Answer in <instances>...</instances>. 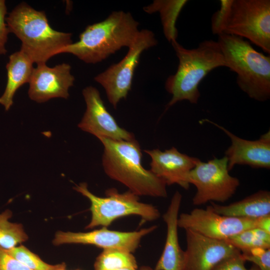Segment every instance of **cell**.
<instances>
[{"instance_id":"26","label":"cell","mask_w":270,"mask_h":270,"mask_svg":"<svg viewBox=\"0 0 270 270\" xmlns=\"http://www.w3.org/2000/svg\"><path fill=\"white\" fill-rule=\"evenodd\" d=\"M246 260L239 252L218 263L212 270H260L256 266L250 269L245 266Z\"/></svg>"},{"instance_id":"32","label":"cell","mask_w":270,"mask_h":270,"mask_svg":"<svg viewBox=\"0 0 270 270\" xmlns=\"http://www.w3.org/2000/svg\"><path fill=\"white\" fill-rule=\"evenodd\" d=\"M140 270H152L150 268H141Z\"/></svg>"},{"instance_id":"16","label":"cell","mask_w":270,"mask_h":270,"mask_svg":"<svg viewBox=\"0 0 270 270\" xmlns=\"http://www.w3.org/2000/svg\"><path fill=\"white\" fill-rule=\"evenodd\" d=\"M144 152L150 157V170L154 175L166 185L177 184L184 189H188L189 174L199 158L182 153L174 147L164 151L156 148Z\"/></svg>"},{"instance_id":"21","label":"cell","mask_w":270,"mask_h":270,"mask_svg":"<svg viewBox=\"0 0 270 270\" xmlns=\"http://www.w3.org/2000/svg\"><path fill=\"white\" fill-rule=\"evenodd\" d=\"M128 268L137 269L135 257L130 252L117 248L104 250L94 264V270H116Z\"/></svg>"},{"instance_id":"15","label":"cell","mask_w":270,"mask_h":270,"mask_svg":"<svg viewBox=\"0 0 270 270\" xmlns=\"http://www.w3.org/2000/svg\"><path fill=\"white\" fill-rule=\"evenodd\" d=\"M202 122H208L222 130L230 138L231 144L224 152L229 171L236 165H247L256 168H270V132L262 134L256 140L240 138L207 118Z\"/></svg>"},{"instance_id":"13","label":"cell","mask_w":270,"mask_h":270,"mask_svg":"<svg viewBox=\"0 0 270 270\" xmlns=\"http://www.w3.org/2000/svg\"><path fill=\"white\" fill-rule=\"evenodd\" d=\"M185 231L184 270H212L224 260L240 252L226 240L211 238L190 230Z\"/></svg>"},{"instance_id":"22","label":"cell","mask_w":270,"mask_h":270,"mask_svg":"<svg viewBox=\"0 0 270 270\" xmlns=\"http://www.w3.org/2000/svg\"><path fill=\"white\" fill-rule=\"evenodd\" d=\"M226 240L242 253L255 248H270V233L257 228L244 230Z\"/></svg>"},{"instance_id":"17","label":"cell","mask_w":270,"mask_h":270,"mask_svg":"<svg viewBox=\"0 0 270 270\" xmlns=\"http://www.w3.org/2000/svg\"><path fill=\"white\" fill-rule=\"evenodd\" d=\"M182 196L176 191L164 214L166 225L165 244L154 270H184V251L180 246L178 234V220Z\"/></svg>"},{"instance_id":"4","label":"cell","mask_w":270,"mask_h":270,"mask_svg":"<svg viewBox=\"0 0 270 270\" xmlns=\"http://www.w3.org/2000/svg\"><path fill=\"white\" fill-rule=\"evenodd\" d=\"M6 20L9 32L22 42L20 50L36 64H46L72 43V34L54 30L44 11L37 10L24 2L17 6Z\"/></svg>"},{"instance_id":"2","label":"cell","mask_w":270,"mask_h":270,"mask_svg":"<svg viewBox=\"0 0 270 270\" xmlns=\"http://www.w3.org/2000/svg\"><path fill=\"white\" fill-rule=\"evenodd\" d=\"M99 140L104 146L102 164L108 176L138 196H167L166 182L142 166L140 147L135 138Z\"/></svg>"},{"instance_id":"27","label":"cell","mask_w":270,"mask_h":270,"mask_svg":"<svg viewBox=\"0 0 270 270\" xmlns=\"http://www.w3.org/2000/svg\"><path fill=\"white\" fill-rule=\"evenodd\" d=\"M6 12L5 1L0 0V54H4L7 52L6 44L10 32L6 20Z\"/></svg>"},{"instance_id":"20","label":"cell","mask_w":270,"mask_h":270,"mask_svg":"<svg viewBox=\"0 0 270 270\" xmlns=\"http://www.w3.org/2000/svg\"><path fill=\"white\" fill-rule=\"evenodd\" d=\"M186 0H156L150 5L144 8L148 14L159 12L164 35L170 42L176 40L178 30L176 22L186 4Z\"/></svg>"},{"instance_id":"30","label":"cell","mask_w":270,"mask_h":270,"mask_svg":"<svg viewBox=\"0 0 270 270\" xmlns=\"http://www.w3.org/2000/svg\"><path fill=\"white\" fill-rule=\"evenodd\" d=\"M137 270L136 268H120V269H118V270Z\"/></svg>"},{"instance_id":"6","label":"cell","mask_w":270,"mask_h":270,"mask_svg":"<svg viewBox=\"0 0 270 270\" xmlns=\"http://www.w3.org/2000/svg\"><path fill=\"white\" fill-rule=\"evenodd\" d=\"M218 42L228 68L236 74L240 88L249 98L264 102L270 98V56L256 50L250 42L222 34Z\"/></svg>"},{"instance_id":"33","label":"cell","mask_w":270,"mask_h":270,"mask_svg":"<svg viewBox=\"0 0 270 270\" xmlns=\"http://www.w3.org/2000/svg\"></svg>"},{"instance_id":"31","label":"cell","mask_w":270,"mask_h":270,"mask_svg":"<svg viewBox=\"0 0 270 270\" xmlns=\"http://www.w3.org/2000/svg\"><path fill=\"white\" fill-rule=\"evenodd\" d=\"M57 270H66V264H65L64 266H63L61 268H59Z\"/></svg>"},{"instance_id":"12","label":"cell","mask_w":270,"mask_h":270,"mask_svg":"<svg viewBox=\"0 0 270 270\" xmlns=\"http://www.w3.org/2000/svg\"><path fill=\"white\" fill-rule=\"evenodd\" d=\"M156 228L157 226H152L138 231L127 232L110 230L106 227L86 232H58L53 243L55 245L92 244L103 250L117 248L132 253L138 247L142 238Z\"/></svg>"},{"instance_id":"14","label":"cell","mask_w":270,"mask_h":270,"mask_svg":"<svg viewBox=\"0 0 270 270\" xmlns=\"http://www.w3.org/2000/svg\"><path fill=\"white\" fill-rule=\"evenodd\" d=\"M70 70V66L66 63L52 68L46 64H37L29 82L30 98L39 103L56 98H68V89L74 81Z\"/></svg>"},{"instance_id":"1","label":"cell","mask_w":270,"mask_h":270,"mask_svg":"<svg viewBox=\"0 0 270 270\" xmlns=\"http://www.w3.org/2000/svg\"><path fill=\"white\" fill-rule=\"evenodd\" d=\"M178 60L177 70L165 83L166 90L172 95L166 110L182 100L196 104L200 94L198 86L206 76L219 67L228 68L218 42L204 40L197 48L188 49L176 40L171 42Z\"/></svg>"},{"instance_id":"25","label":"cell","mask_w":270,"mask_h":270,"mask_svg":"<svg viewBox=\"0 0 270 270\" xmlns=\"http://www.w3.org/2000/svg\"><path fill=\"white\" fill-rule=\"evenodd\" d=\"M242 254L246 261L254 263L260 270H270V248H255Z\"/></svg>"},{"instance_id":"28","label":"cell","mask_w":270,"mask_h":270,"mask_svg":"<svg viewBox=\"0 0 270 270\" xmlns=\"http://www.w3.org/2000/svg\"><path fill=\"white\" fill-rule=\"evenodd\" d=\"M0 270H32L0 247Z\"/></svg>"},{"instance_id":"5","label":"cell","mask_w":270,"mask_h":270,"mask_svg":"<svg viewBox=\"0 0 270 270\" xmlns=\"http://www.w3.org/2000/svg\"><path fill=\"white\" fill-rule=\"evenodd\" d=\"M212 15V31L246 38L270 54V0H221Z\"/></svg>"},{"instance_id":"11","label":"cell","mask_w":270,"mask_h":270,"mask_svg":"<svg viewBox=\"0 0 270 270\" xmlns=\"http://www.w3.org/2000/svg\"><path fill=\"white\" fill-rule=\"evenodd\" d=\"M86 110L78 124L82 130L96 136L98 140H130L134 139L130 132L121 128L108 112L98 89L88 86L82 90Z\"/></svg>"},{"instance_id":"9","label":"cell","mask_w":270,"mask_h":270,"mask_svg":"<svg viewBox=\"0 0 270 270\" xmlns=\"http://www.w3.org/2000/svg\"><path fill=\"white\" fill-rule=\"evenodd\" d=\"M157 44L152 31L140 30L125 56L94 78L104 89L110 103L114 108L121 100L126 98L131 89L134 72L142 52Z\"/></svg>"},{"instance_id":"3","label":"cell","mask_w":270,"mask_h":270,"mask_svg":"<svg viewBox=\"0 0 270 270\" xmlns=\"http://www.w3.org/2000/svg\"><path fill=\"white\" fill-rule=\"evenodd\" d=\"M138 25L130 13L113 12L104 20L88 26L78 41L66 46L60 54H72L88 64L100 62L122 48H128L140 31Z\"/></svg>"},{"instance_id":"18","label":"cell","mask_w":270,"mask_h":270,"mask_svg":"<svg viewBox=\"0 0 270 270\" xmlns=\"http://www.w3.org/2000/svg\"><path fill=\"white\" fill-rule=\"evenodd\" d=\"M216 213L228 216L256 219L270 215V192L260 190L228 205L211 202Z\"/></svg>"},{"instance_id":"29","label":"cell","mask_w":270,"mask_h":270,"mask_svg":"<svg viewBox=\"0 0 270 270\" xmlns=\"http://www.w3.org/2000/svg\"><path fill=\"white\" fill-rule=\"evenodd\" d=\"M256 228L270 233V215L257 218Z\"/></svg>"},{"instance_id":"23","label":"cell","mask_w":270,"mask_h":270,"mask_svg":"<svg viewBox=\"0 0 270 270\" xmlns=\"http://www.w3.org/2000/svg\"><path fill=\"white\" fill-rule=\"evenodd\" d=\"M12 215V212L9 210L0 214V247L6 250L16 247L28 238L21 224L8 221Z\"/></svg>"},{"instance_id":"10","label":"cell","mask_w":270,"mask_h":270,"mask_svg":"<svg viewBox=\"0 0 270 270\" xmlns=\"http://www.w3.org/2000/svg\"><path fill=\"white\" fill-rule=\"evenodd\" d=\"M256 219L223 216L208 206L205 209L196 208L188 213L181 214L178 225L211 238L226 240L244 230L256 228Z\"/></svg>"},{"instance_id":"7","label":"cell","mask_w":270,"mask_h":270,"mask_svg":"<svg viewBox=\"0 0 270 270\" xmlns=\"http://www.w3.org/2000/svg\"><path fill=\"white\" fill-rule=\"evenodd\" d=\"M74 188L90 202L92 218L86 228L88 229L100 226L107 227L118 218L131 215L140 216L145 221L155 220L160 216L156 206L140 202L138 196L130 190L120 193L110 188L106 190L105 197H100L91 192L85 182Z\"/></svg>"},{"instance_id":"8","label":"cell","mask_w":270,"mask_h":270,"mask_svg":"<svg viewBox=\"0 0 270 270\" xmlns=\"http://www.w3.org/2000/svg\"><path fill=\"white\" fill-rule=\"evenodd\" d=\"M224 156L206 162L200 160L190 171L188 183L196 188L192 204L201 206L208 202H224L232 198L240 185L239 180L232 176Z\"/></svg>"},{"instance_id":"19","label":"cell","mask_w":270,"mask_h":270,"mask_svg":"<svg viewBox=\"0 0 270 270\" xmlns=\"http://www.w3.org/2000/svg\"><path fill=\"white\" fill-rule=\"evenodd\" d=\"M33 62L20 50L12 54L6 65L7 82L4 92L0 97V104L8 110L13 104L16 91L24 84L29 82L34 68Z\"/></svg>"},{"instance_id":"24","label":"cell","mask_w":270,"mask_h":270,"mask_svg":"<svg viewBox=\"0 0 270 270\" xmlns=\"http://www.w3.org/2000/svg\"><path fill=\"white\" fill-rule=\"evenodd\" d=\"M14 258L32 270H57L65 264H50L22 245L6 250Z\"/></svg>"}]
</instances>
